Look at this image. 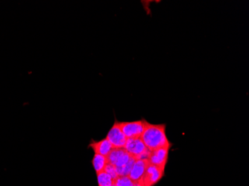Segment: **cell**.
I'll return each instance as SVG.
<instances>
[{"mask_svg":"<svg viewBox=\"0 0 249 186\" xmlns=\"http://www.w3.org/2000/svg\"><path fill=\"white\" fill-rule=\"evenodd\" d=\"M142 186V183H141V182H138V183H134V186Z\"/></svg>","mask_w":249,"mask_h":186,"instance_id":"5bb4252c","label":"cell"},{"mask_svg":"<svg viewBox=\"0 0 249 186\" xmlns=\"http://www.w3.org/2000/svg\"><path fill=\"white\" fill-rule=\"evenodd\" d=\"M134 184V182L128 176H119L114 180L115 186H133Z\"/></svg>","mask_w":249,"mask_h":186,"instance_id":"7c38bea8","label":"cell"},{"mask_svg":"<svg viewBox=\"0 0 249 186\" xmlns=\"http://www.w3.org/2000/svg\"><path fill=\"white\" fill-rule=\"evenodd\" d=\"M89 148H91L96 154L103 155L105 156H107L111 152L112 150L114 149V147L107 138H103L99 142L92 140L91 143L89 145Z\"/></svg>","mask_w":249,"mask_h":186,"instance_id":"ba28073f","label":"cell"},{"mask_svg":"<svg viewBox=\"0 0 249 186\" xmlns=\"http://www.w3.org/2000/svg\"><path fill=\"white\" fill-rule=\"evenodd\" d=\"M120 128L127 138H141L144 130L143 119L120 122Z\"/></svg>","mask_w":249,"mask_h":186,"instance_id":"277c9868","label":"cell"},{"mask_svg":"<svg viewBox=\"0 0 249 186\" xmlns=\"http://www.w3.org/2000/svg\"><path fill=\"white\" fill-rule=\"evenodd\" d=\"M97 180L99 186H112L114 185V180L106 171L97 173Z\"/></svg>","mask_w":249,"mask_h":186,"instance_id":"8fae6325","label":"cell"},{"mask_svg":"<svg viewBox=\"0 0 249 186\" xmlns=\"http://www.w3.org/2000/svg\"><path fill=\"white\" fill-rule=\"evenodd\" d=\"M114 186V185H113V186Z\"/></svg>","mask_w":249,"mask_h":186,"instance_id":"9a60e30c","label":"cell"},{"mask_svg":"<svg viewBox=\"0 0 249 186\" xmlns=\"http://www.w3.org/2000/svg\"><path fill=\"white\" fill-rule=\"evenodd\" d=\"M169 149L170 148H162L151 151L150 154L148 158L149 163L165 169L168 162Z\"/></svg>","mask_w":249,"mask_h":186,"instance_id":"8992f818","label":"cell"},{"mask_svg":"<svg viewBox=\"0 0 249 186\" xmlns=\"http://www.w3.org/2000/svg\"><path fill=\"white\" fill-rule=\"evenodd\" d=\"M106 138L108 139L114 148H124L128 139L120 128V121L117 120L107 133Z\"/></svg>","mask_w":249,"mask_h":186,"instance_id":"5b68a950","label":"cell"},{"mask_svg":"<svg viewBox=\"0 0 249 186\" xmlns=\"http://www.w3.org/2000/svg\"><path fill=\"white\" fill-rule=\"evenodd\" d=\"M104 171L108 173L109 175H110L114 180H115L117 177H119L118 173H117V168H116V166H114V165L107 163V165L106 166V168H105Z\"/></svg>","mask_w":249,"mask_h":186,"instance_id":"4fadbf2b","label":"cell"},{"mask_svg":"<svg viewBox=\"0 0 249 186\" xmlns=\"http://www.w3.org/2000/svg\"><path fill=\"white\" fill-rule=\"evenodd\" d=\"M144 130L141 138L149 151L162 148H171L173 144L166 136L165 124H151L143 119Z\"/></svg>","mask_w":249,"mask_h":186,"instance_id":"6da1fadb","label":"cell"},{"mask_svg":"<svg viewBox=\"0 0 249 186\" xmlns=\"http://www.w3.org/2000/svg\"><path fill=\"white\" fill-rule=\"evenodd\" d=\"M107 163V158H106V156L95 153L94 156H93V160H92V165H93V169H94L96 174L100 173V172L104 171L105 168H106Z\"/></svg>","mask_w":249,"mask_h":186,"instance_id":"9c48e42d","label":"cell"},{"mask_svg":"<svg viewBox=\"0 0 249 186\" xmlns=\"http://www.w3.org/2000/svg\"><path fill=\"white\" fill-rule=\"evenodd\" d=\"M124 152H125V150H124V148H114V149L112 150L111 152L106 156L107 163L115 166L116 162L118 161L120 156H121Z\"/></svg>","mask_w":249,"mask_h":186,"instance_id":"30bf717a","label":"cell"},{"mask_svg":"<svg viewBox=\"0 0 249 186\" xmlns=\"http://www.w3.org/2000/svg\"><path fill=\"white\" fill-rule=\"evenodd\" d=\"M148 165H149L148 159H136L134 165H133L132 169L128 174V177L134 183L141 181Z\"/></svg>","mask_w":249,"mask_h":186,"instance_id":"52a82bcc","label":"cell"},{"mask_svg":"<svg viewBox=\"0 0 249 186\" xmlns=\"http://www.w3.org/2000/svg\"><path fill=\"white\" fill-rule=\"evenodd\" d=\"M124 149L135 159H148L151 152L141 138H128Z\"/></svg>","mask_w":249,"mask_h":186,"instance_id":"7a4b0ae2","label":"cell"},{"mask_svg":"<svg viewBox=\"0 0 249 186\" xmlns=\"http://www.w3.org/2000/svg\"><path fill=\"white\" fill-rule=\"evenodd\" d=\"M165 169L150 164L147 166L141 181L143 186H154L164 176Z\"/></svg>","mask_w":249,"mask_h":186,"instance_id":"3957f363","label":"cell"}]
</instances>
